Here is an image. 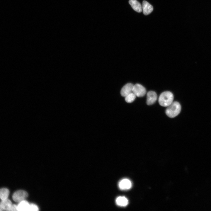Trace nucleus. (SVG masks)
Returning a JSON list of instances; mask_svg holds the SVG:
<instances>
[{
    "label": "nucleus",
    "mask_w": 211,
    "mask_h": 211,
    "mask_svg": "<svg viewBox=\"0 0 211 211\" xmlns=\"http://www.w3.org/2000/svg\"><path fill=\"white\" fill-rule=\"evenodd\" d=\"M173 96L170 91H166L162 93L158 99L159 104L163 107H167L173 102Z\"/></svg>",
    "instance_id": "nucleus-1"
},
{
    "label": "nucleus",
    "mask_w": 211,
    "mask_h": 211,
    "mask_svg": "<svg viewBox=\"0 0 211 211\" xmlns=\"http://www.w3.org/2000/svg\"><path fill=\"white\" fill-rule=\"evenodd\" d=\"M181 107L180 103L178 102H173L167 107L166 110V115L169 117L174 118L180 113Z\"/></svg>",
    "instance_id": "nucleus-2"
},
{
    "label": "nucleus",
    "mask_w": 211,
    "mask_h": 211,
    "mask_svg": "<svg viewBox=\"0 0 211 211\" xmlns=\"http://www.w3.org/2000/svg\"><path fill=\"white\" fill-rule=\"evenodd\" d=\"M28 196V193L25 190H19L15 191L12 195V199L15 202L19 203L25 200Z\"/></svg>",
    "instance_id": "nucleus-3"
},
{
    "label": "nucleus",
    "mask_w": 211,
    "mask_h": 211,
    "mask_svg": "<svg viewBox=\"0 0 211 211\" xmlns=\"http://www.w3.org/2000/svg\"><path fill=\"white\" fill-rule=\"evenodd\" d=\"M132 92L136 96L140 97L145 95L146 91L145 88L142 85L137 84L134 85Z\"/></svg>",
    "instance_id": "nucleus-4"
},
{
    "label": "nucleus",
    "mask_w": 211,
    "mask_h": 211,
    "mask_svg": "<svg viewBox=\"0 0 211 211\" xmlns=\"http://www.w3.org/2000/svg\"><path fill=\"white\" fill-rule=\"evenodd\" d=\"M119 188L121 190H125L130 189L132 187L131 181L128 179L124 178L120 181L118 183Z\"/></svg>",
    "instance_id": "nucleus-5"
},
{
    "label": "nucleus",
    "mask_w": 211,
    "mask_h": 211,
    "mask_svg": "<svg viewBox=\"0 0 211 211\" xmlns=\"http://www.w3.org/2000/svg\"><path fill=\"white\" fill-rule=\"evenodd\" d=\"M157 97V95L155 92L153 91H149L147 94V104L150 105L154 104L156 101Z\"/></svg>",
    "instance_id": "nucleus-6"
},
{
    "label": "nucleus",
    "mask_w": 211,
    "mask_h": 211,
    "mask_svg": "<svg viewBox=\"0 0 211 211\" xmlns=\"http://www.w3.org/2000/svg\"><path fill=\"white\" fill-rule=\"evenodd\" d=\"M134 85L129 83L124 85L121 89L120 93L123 97H125L127 95L132 92V89Z\"/></svg>",
    "instance_id": "nucleus-7"
},
{
    "label": "nucleus",
    "mask_w": 211,
    "mask_h": 211,
    "mask_svg": "<svg viewBox=\"0 0 211 211\" xmlns=\"http://www.w3.org/2000/svg\"><path fill=\"white\" fill-rule=\"evenodd\" d=\"M142 8L143 13L145 15H148L150 13L153 9L152 6L145 1H143Z\"/></svg>",
    "instance_id": "nucleus-8"
},
{
    "label": "nucleus",
    "mask_w": 211,
    "mask_h": 211,
    "mask_svg": "<svg viewBox=\"0 0 211 211\" xmlns=\"http://www.w3.org/2000/svg\"><path fill=\"white\" fill-rule=\"evenodd\" d=\"M30 204L25 200L19 203L17 205V210L18 211H28Z\"/></svg>",
    "instance_id": "nucleus-9"
},
{
    "label": "nucleus",
    "mask_w": 211,
    "mask_h": 211,
    "mask_svg": "<svg viewBox=\"0 0 211 211\" xmlns=\"http://www.w3.org/2000/svg\"><path fill=\"white\" fill-rule=\"evenodd\" d=\"M129 3L132 8L136 12L140 13L142 11V6L137 0H130Z\"/></svg>",
    "instance_id": "nucleus-10"
},
{
    "label": "nucleus",
    "mask_w": 211,
    "mask_h": 211,
    "mask_svg": "<svg viewBox=\"0 0 211 211\" xmlns=\"http://www.w3.org/2000/svg\"><path fill=\"white\" fill-rule=\"evenodd\" d=\"M12 204L11 201L8 198L1 200L0 202V208L2 210L8 211Z\"/></svg>",
    "instance_id": "nucleus-11"
},
{
    "label": "nucleus",
    "mask_w": 211,
    "mask_h": 211,
    "mask_svg": "<svg viewBox=\"0 0 211 211\" xmlns=\"http://www.w3.org/2000/svg\"><path fill=\"white\" fill-rule=\"evenodd\" d=\"M115 202L116 204L119 206L125 207L128 205V201L125 197L120 196L116 198Z\"/></svg>",
    "instance_id": "nucleus-12"
},
{
    "label": "nucleus",
    "mask_w": 211,
    "mask_h": 211,
    "mask_svg": "<svg viewBox=\"0 0 211 211\" xmlns=\"http://www.w3.org/2000/svg\"><path fill=\"white\" fill-rule=\"evenodd\" d=\"M9 193V190L7 188H0V199L1 200L8 199Z\"/></svg>",
    "instance_id": "nucleus-13"
},
{
    "label": "nucleus",
    "mask_w": 211,
    "mask_h": 211,
    "mask_svg": "<svg viewBox=\"0 0 211 211\" xmlns=\"http://www.w3.org/2000/svg\"><path fill=\"white\" fill-rule=\"evenodd\" d=\"M136 96L133 92H132L125 97V100L127 102L131 103L134 101Z\"/></svg>",
    "instance_id": "nucleus-14"
},
{
    "label": "nucleus",
    "mask_w": 211,
    "mask_h": 211,
    "mask_svg": "<svg viewBox=\"0 0 211 211\" xmlns=\"http://www.w3.org/2000/svg\"><path fill=\"white\" fill-rule=\"evenodd\" d=\"M38 210L39 208L36 205L33 203L30 204L28 211H37Z\"/></svg>",
    "instance_id": "nucleus-15"
},
{
    "label": "nucleus",
    "mask_w": 211,
    "mask_h": 211,
    "mask_svg": "<svg viewBox=\"0 0 211 211\" xmlns=\"http://www.w3.org/2000/svg\"><path fill=\"white\" fill-rule=\"evenodd\" d=\"M17 211V205L14 204H12L11 206L8 211Z\"/></svg>",
    "instance_id": "nucleus-16"
},
{
    "label": "nucleus",
    "mask_w": 211,
    "mask_h": 211,
    "mask_svg": "<svg viewBox=\"0 0 211 211\" xmlns=\"http://www.w3.org/2000/svg\"><path fill=\"white\" fill-rule=\"evenodd\" d=\"M3 211L0 208V211Z\"/></svg>",
    "instance_id": "nucleus-17"
}]
</instances>
